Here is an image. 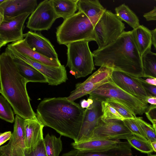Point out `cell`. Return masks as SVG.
<instances>
[{
    "mask_svg": "<svg viewBox=\"0 0 156 156\" xmlns=\"http://www.w3.org/2000/svg\"><path fill=\"white\" fill-rule=\"evenodd\" d=\"M24 37L27 44L33 50L48 58L58 59L53 45L41 33L29 31L24 34Z\"/></svg>",
    "mask_w": 156,
    "mask_h": 156,
    "instance_id": "cell-16",
    "label": "cell"
},
{
    "mask_svg": "<svg viewBox=\"0 0 156 156\" xmlns=\"http://www.w3.org/2000/svg\"><path fill=\"white\" fill-rule=\"evenodd\" d=\"M30 14L26 13L14 18L4 19L0 23V48L10 42L24 39V24Z\"/></svg>",
    "mask_w": 156,
    "mask_h": 156,
    "instance_id": "cell-13",
    "label": "cell"
},
{
    "mask_svg": "<svg viewBox=\"0 0 156 156\" xmlns=\"http://www.w3.org/2000/svg\"><path fill=\"white\" fill-rule=\"evenodd\" d=\"M58 18L50 1L44 0L31 14L27 23V27L33 31L47 30Z\"/></svg>",
    "mask_w": 156,
    "mask_h": 156,
    "instance_id": "cell-10",
    "label": "cell"
},
{
    "mask_svg": "<svg viewBox=\"0 0 156 156\" xmlns=\"http://www.w3.org/2000/svg\"><path fill=\"white\" fill-rule=\"evenodd\" d=\"M54 10L59 18L64 20L75 13L78 0H50Z\"/></svg>",
    "mask_w": 156,
    "mask_h": 156,
    "instance_id": "cell-25",
    "label": "cell"
},
{
    "mask_svg": "<svg viewBox=\"0 0 156 156\" xmlns=\"http://www.w3.org/2000/svg\"><path fill=\"white\" fill-rule=\"evenodd\" d=\"M11 106L6 99L0 95V118L6 122L13 123L15 118Z\"/></svg>",
    "mask_w": 156,
    "mask_h": 156,
    "instance_id": "cell-32",
    "label": "cell"
},
{
    "mask_svg": "<svg viewBox=\"0 0 156 156\" xmlns=\"http://www.w3.org/2000/svg\"><path fill=\"white\" fill-rule=\"evenodd\" d=\"M123 121L133 135L148 141L141 129L135 122L134 119H124Z\"/></svg>",
    "mask_w": 156,
    "mask_h": 156,
    "instance_id": "cell-34",
    "label": "cell"
},
{
    "mask_svg": "<svg viewBox=\"0 0 156 156\" xmlns=\"http://www.w3.org/2000/svg\"><path fill=\"white\" fill-rule=\"evenodd\" d=\"M56 34L59 44L66 45L81 41H95L93 25L85 14L79 11L64 20L56 28Z\"/></svg>",
    "mask_w": 156,
    "mask_h": 156,
    "instance_id": "cell-4",
    "label": "cell"
},
{
    "mask_svg": "<svg viewBox=\"0 0 156 156\" xmlns=\"http://www.w3.org/2000/svg\"><path fill=\"white\" fill-rule=\"evenodd\" d=\"M104 101H106L114 108L124 119H133L136 117L124 105L116 100L112 99H107Z\"/></svg>",
    "mask_w": 156,
    "mask_h": 156,
    "instance_id": "cell-33",
    "label": "cell"
},
{
    "mask_svg": "<svg viewBox=\"0 0 156 156\" xmlns=\"http://www.w3.org/2000/svg\"><path fill=\"white\" fill-rule=\"evenodd\" d=\"M11 55L20 73L27 82L47 83L45 76L33 66L24 61Z\"/></svg>",
    "mask_w": 156,
    "mask_h": 156,
    "instance_id": "cell-22",
    "label": "cell"
},
{
    "mask_svg": "<svg viewBox=\"0 0 156 156\" xmlns=\"http://www.w3.org/2000/svg\"><path fill=\"white\" fill-rule=\"evenodd\" d=\"M18 52L31 59L50 66L58 67L61 66L59 59H50L31 49L25 39L8 45Z\"/></svg>",
    "mask_w": 156,
    "mask_h": 156,
    "instance_id": "cell-20",
    "label": "cell"
},
{
    "mask_svg": "<svg viewBox=\"0 0 156 156\" xmlns=\"http://www.w3.org/2000/svg\"><path fill=\"white\" fill-rule=\"evenodd\" d=\"M77 8L85 14L94 27L106 9L98 0H78Z\"/></svg>",
    "mask_w": 156,
    "mask_h": 156,
    "instance_id": "cell-21",
    "label": "cell"
},
{
    "mask_svg": "<svg viewBox=\"0 0 156 156\" xmlns=\"http://www.w3.org/2000/svg\"><path fill=\"white\" fill-rule=\"evenodd\" d=\"M151 144L154 151L156 152V141L151 142Z\"/></svg>",
    "mask_w": 156,
    "mask_h": 156,
    "instance_id": "cell-44",
    "label": "cell"
},
{
    "mask_svg": "<svg viewBox=\"0 0 156 156\" xmlns=\"http://www.w3.org/2000/svg\"><path fill=\"white\" fill-rule=\"evenodd\" d=\"M85 109L67 97L45 98L38 104L36 116L44 126L75 141L80 131Z\"/></svg>",
    "mask_w": 156,
    "mask_h": 156,
    "instance_id": "cell-1",
    "label": "cell"
},
{
    "mask_svg": "<svg viewBox=\"0 0 156 156\" xmlns=\"http://www.w3.org/2000/svg\"><path fill=\"white\" fill-rule=\"evenodd\" d=\"M90 96L93 99V102L89 107L85 109L80 131L76 139L74 141L75 143L89 141L102 115L101 106L102 101Z\"/></svg>",
    "mask_w": 156,
    "mask_h": 156,
    "instance_id": "cell-11",
    "label": "cell"
},
{
    "mask_svg": "<svg viewBox=\"0 0 156 156\" xmlns=\"http://www.w3.org/2000/svg\"><path fill=\"white\" fill-rule=\"evenodd\" d=\"M102 115L101 119L103 121L112 120H122L124 118L116 110L106 101L101 102Z\"/></svg>",
    "mask_w": 156,
    "mask_h": 156,
    "instance_id": "cell-30",
    "label": "cell"
},
{
    "mask_svg": "<svg viewBox=\"0 0 156 156\" xmlns=\"http://www.w3.org/2000/svg\"><path fill=\"white\" fill-rule=\"evenodd\" d=\"M148 156H156V154H150Z\"/></svg>",
    "mask_w": 156,
    "mask_h": 156,
    "instance_id": "cell-47",
    "label": "cell"
},
{
    "mask_svg": "<svg viewBox=\"0 0 156 156\" xmlns=\"http://www.w3.org/2000/svg\"><path fill=\"white\" fill-rule=\"evenodd\" d=\"M120 140H98L90 141L80 143H72L74 149L80 151L98 152L108 150L116 146Z\"/></svg>",
    "mask_w": 156,
    "mask_h": 156,
    "instance_id": "cell-23",
    "label": "cell"
},
{
    "mask_svg": "<svg viewBox=\"0 0 156 156\" xmlns=\"http://www.w3.org/2000/svg\"><path fill=\"white\" fill-rule=\"evenodd\" d=\"M12 135V133L10 131L0 133V146L5 143L7 141L10 140Z\"/></svg>",
    "mask_w": 156,
    "mask_h": 156,
    "instance_id": "cell-39",
    "label": "cell"
},
{
    "mask_svg": "<svg viewBox=\"0 0 156 156\" xmlns=\"http://www.w3.org/2000/svg\"><path fill=\"white\" fill-rule=\"evenodd\" d=\"M145 113L148 119L152 123L156 122V105L149 106Z\"/></svg>",
    "mask_w": 156,
    "mask_h": 156,
    "instance_id": "cell-37",
    "label": "cell"
},
{
    "mask_svg": "<svg viewBox=\"0 0 156 156\" xmlns=\"http://www.w3.org/2000/svg\"><path fill=\"white\" fill-rule=\"evenodd\" d=\"M44 126L36 116L33 118L24 119L26 151L30 152L33 151L44 139L43 129Z\"/></svg>",
    "mask_w": 156,
    "mask_h": 156,
    "instance_id": "cell-17",
    "label": "cell"
},
{
    "mask_svg": "<svg viewBox=\"0 0 156 156\" xmlns=\"http://www.w3.org/2000/svg\"><path fill=\"white\" fill-rule=\"evenodd\" d=\"M132 147L127 141H120L116 146L108 150L93 152L80 151L73 148L61 156H134Z\"/></svg>",
    "mask_w": 156,
    "mask_h": 156,
    "instance_id": "cell-19",
    "label": "cell"
},
{
    "mask_svg": "<svg viewBox=\"0 0 156 156\" xmlns=\"http://www.w3.org/2000/svg\"><path fill=\"white\" fill-rule=\"evenodd\" d=\"M112 81L121 89L137 98L144 103L147 96L139 79L121 71L113 70L111 76Z\"/></svg>",
    "mask_w": 156,
    "mask_h": 156,
    "instance_id": "cell-15",
    "label": "cell"
},
{
    "mask_svg": "<svg viewBox=\"0 0 156 156\" xmlns=\"http://www.w3.org/2000/svg\"><path fill=\"white\" fill-rule=\"evenodd\" d=\"M132 31L135 43L142 56L151 51L152 45L151 31L144 26L140 25Z\"/></svg>",
    "mask_w": 156,
    "mask_h": 156,
    "instance_id": "cell-24",
    "label": "cell"
},
{
    "mask_svg": "<svg viewBox=\"0 0 156 156\" xmlns=\"http://www.w3.org/2000/svg\"><path fill=\"white\" fill-rule=\"evenodd\" d=\"M127 142L133 147L140 152L150 154L154 151L151 143L134 135L127 139Z\"/></svg>",
    "mask_w": 156,
    "mask_h": 156,
    "instance_id": "cell-29",
    "label": "cell"
},
{
    "mask_svg": "<svg viewBox=\"0 0 156 156\" xmlns=\"http://www.w3.org/2000/svg\"><path fill=\"white\" fill-rule=\"evenodd\" d=\"M61 135L57 137L48 133L44 138L45 150L48 156H59L62 150Z\"/></svg>",
    "mask_w": 156,
    "mask_h": 156,
    "instance_id": "cell-28",
    "label": "cell"
},
{
    "mask_svg": "<svg viewBox=\"0 0 156 156\" xmlns=\"http://www.w3.org/2000/svg\"><path fill=\"white\" fill-rule=\"evenodd\" d=\"M151 31L152 35V44L153 45L156 50V27Z\"/></svg>",
    "mask_w": 156,
    "mask_h": 156,
    "instance_id": "cell-42",
    "label": "cell"
},
{
    "mask_svg": "<svg viewBox=\"0 0 156 156\" xmlns=\"http://www.w3.org/2000/svg\"><path fill=\"white\" fill-rule=\"evenodd\" d=\"M143 17L147 21H156V7L154 6L151 10L144 13Z\"/></svg>",
    "mask_w": 156,
    "mask_h": 156,
    "instance_id": "cell-38",
    "label": "cell"
},
{
    "mask_svg": "<svg viewBox=\"0 0 156 156\" xmlns=\"http://www.w3.org/2000/svg\"><path fill=\"white\" fill-rule=\"evenodd\" d=\"M0 93L14 112L24 119L36 116L26 88L28 83L20 74L10 53L6 49L0 55Z\"/></svg>",
    "mask_w": 156,
    "mask_h": 156,
    "instance_id": "cell-3",
    "label": "cell"
},
{
    "mask_svg": "<svg viewBox=\"0 0 156 156\" xmlns=\"http://www.w3.org/2000/svg\"><path fill=\"white\" fill-rule=\"evenodd\" d=\"M25 156H48L47 154L44 139L42 140L36 148L30 152L25 151Z\"/></svg>",
    "mask_w": 156,
    "mask_h": 156,
    "instance_id": "cell-35",
    "label": "cell"
},
{
    "mask_svg": "<svg viewBox=\"0 0 156 156\" xmlns=\"http://www.w3.org/2000/svg\"><path fill=\"white\" fill-rule=\"evenodd\" d=\"M152 124H153V126L154 128L155 132H156V122H154L152 123Z\"/></svg>",
    "mask_w": 156,
    "mask_h": 156,
    "instance_id": "cell-45",
    "label": "cell"
},
{
    "mask_svg": "<svg viewBox=\"0 0 156 156\" xmlns=\"http://www.w3.org/2000/svg\"><path fill=\"white\" fill-rule=\"evenodd\" d=\"M5 0H0V4L4 2Z\"/></svg>",
    "mask_w": 156,
    "mask_h": 156,
    "instance_id": "cell-46",
    "label": "cell"
},
{
    "mask_svg": "<svg viewBox=\"0 0 156 156\" xmlns=\"http://www.w3.org/2000/svg\"><path fill=\"white\" fill-rule=\"evenodd\" d=\"M139 79L144 88L147 96H153L156 97V86L149 84L141 78Z\"/></svg>",
    "mask_w": 156,
    "mask_h": 156,
    "instance_id": "cell-36",
    "label": "cell"
},
{
    "mask_svg": "<svg viewBox=\"0 0 156 156\" xmlns=\"http://www.w3.org/2000/svg\"><path fill=\"white\" fill-rule=\"evenodd\" d=\"M37 5L36 0H5L0 8L3 10L4 19H8L26 13L31 14Z\"/></svg>",
    "mask_w": 156,
    "mask_h": 156,
    "instance_id": "cell-18",
    "label": "cell"
},
{
    "mask_svg": "<svg viewBox=\"0 0 156 156\" xmlns=\"http://www.w3.org/2000/svg\"><path fill=\"white\" fill-rule=\"evenodd\" d=\"M89 94L102 101L107 99L116 100L124 105L135 116L145 113L149 106L121 89L112 81L103 84Z\"/></svg>",
    "mask_w": 156,
    "mask_h": 156,
    "instance_id": "cell-6",
    "label": "cell"
},
{
    "mask_svg": "<svg viewBox=\"0 0 156 156\" xmlns=\"http://www.w3.org/2000/svg\"><path fill=\"white\" fill-rule=\"evenodd\" d=\"M144 78H156V53L151 51L142 56Z\"/></svg>",
    "mask_w": 156,
    "mask_h": 156,
    "instance_id": "cell-27",
    "label": "cell"
},
{
    "mask_svg": "<svg viewBox=\"0 0 156 156\" xmlns=\"http://www.w3.org/2000/svg\"><path fill=\"white\" fill-rule=\"evenodd\" d=\"M133 135L123 120L103 121L101 119L88 141L127 139Z\"/></svg>",
    "mask_w": 156,
    "mask_h": 156,
    "instance_id": "cell-9",
    "label": "cell"
},
{
    "mask_svg": "<svg viewBox=\"0 0 156 156\" xmlns=\"http://www.w3.org/2000/svg\"><path fill=\"white\" fill-rule=\"evenodd\" d=\"M93 99L92 97L90 96L88 99L87 100L83 99L81 102V106L83 108H87L89 107L90 105L92 103Z\"/></svg>",
    "mask_w": 156,
    "mask_h": 156,
    "instance_id": "cell-40",
    "label": "cell"
},
{
    "mask_svg": "<svg viewBox=\"0 0 156 156\" xmlns=\"http://www.w3.org/2000/svg\"><path fill=\"white\" fill-rule=\"evenodd\" d=\"M125 24L117 15L106 9L94 27L95 41L99 49L115 41L125 31Z\"/></svg>",
    "mask_w": 156,
    "mask_h": 156,
    "instance_id": "cell-7",
    "label": "cell"
},
{
    "mask_svg": "<svg viewBox=\"0 0 156 156\" xmlns=\"http://www.w3.org/2000/svg\"><path fill=\"white\" fill-rule=\"evenodd\" d=\"M24 119L16 115L13 131L8 143L0 147V156H25Z\"/></svg>",
    "mask_w": 156,
    "mask_h": 156,
    "instance_id": "cell-14",
    "label": "cell"
},
{
    "mask_svg": "<svg viewBox=\"0 0 156 156\" xmlns=\"http://www.w3.org/2000/svg\"><path fill=\"white\" fill-rule=\"evenodd\" d=\"M134 120L148 141L150 143L156 141V132L153 126L145 121L141 117L136 116Z\"/></svg>",
    "mask_w": 156,
    "mask_h": 156,
    "instance_id": "cell-31",
    "label": "cell"
},
{
    "mask_svg": "<svg viewBox=\"0 0 156 156\" xmlns=\"http://www.w3.org/2000/svg\"><path fill=\"white\" fill-rule=\"evenodd\" d=\"M115 14L121 21L127 23L133 29L140 25L138 16L129 8L125 4H122L115 9Z\"/></svg>",
    "mask_w": 156,
    "mask_h": 156,
    "instance_id": "cell-26",
    "label": "cell"
},
{
    "mask_svg": "<svg viewBox=\"0 0 156 156\" xmlns=\"http://www.w3.org/2000/svg\"><path fill=\"white\" fill-rule=\"evenodd\" d=\"M11 55L30 64L44 75L49 85L57 86L68 80L66 71L63 65L55 67L46 65L30 59L16 51L9 46L6 48Z\"/></svg>",
    "mask_w": 156,
    "mask_h": 156,
    "instance_id": "cell-12",
    "label": "cell"
},
{
    "mask_svg": "<svg viewBox=\"0 0 156 156\" xmlns=\"http://www.w3.org/2000/svg\"><path fill=\"white\" fill-rule=\"evenodd\" d=\"M113 69L104 66L100 68L85 81L77 83L75 89L67 99L70 101L76 100L90 93L103 84L112 81V74Z\"/></svg>",
    "mask_w": 156,
    "mask_h": 156,
    "instance_id": "cell-8",
    "label": "cell"
},
{
    "mask_svg": "<svg viewBox=\"0 0 156 156\" xmlns=\"http://www.w3.org/2000/svg\"><path fill=\"white\" fill-rule=\"evenodd\" d=\"M92 53L96 66L111 68L137 78L143 76L142 56L132 30L124 31L115 41Z\"/></svg>",
    "mask_w": 156,
    "mask_h": 156,
    "instance_id": "cell-2",
    "label": "cell"
},
{
    "mask_svg": "<svg viewBox=\"0 0 156 156\" xmlns=\"http://www.w3.org/2000/svg\"><path fill=\"white\" fill-rule=\"evenodd\" d=\"M144 80L145 82L149 84L156 86V78H147Z\"/></svg>",
    "mask_w": 156,
    "mask_h": 156,
    "instance_id": "cell-43",
    "label": "cell"
},
{
    "mask_svg": "<svg viewBox=\"0 0 156 156\" xmlns=\"http://www.w3.org/2000/svg\"><path fill=\"white\" fill-rule=\"evenodd\" d=\"M86 41L70 43L66 46L67 62L66 66L76 78L85 77L91 73L95 68L94 56Z\"/></svg>",
    "mask_w": 156,
    "mask_h": 156,
    "instance_id": "cell-5",
    "label": "cell"
},
{
    "mask_svg": "<svg viewBox=\"0 0 156 156\" xmlns=\"http://www.w3.org/2000/svg\"><path fill=\"white\" fill-rule=\"evenodd\" d=\"M147 103L151 105H156V97L153 96H147L146 98Z\"/></svg>",
    "mask_w": 156,
    "mask_h": 156,
    "instance_id": "cell-41",
    "label": "cell"
}]
</instances>
